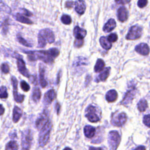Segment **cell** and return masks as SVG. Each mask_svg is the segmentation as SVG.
<instances>
[{
	"instance_id": "cell-5",
	"label": "cell",
	"mask_w": 150,
	"mask_h": 150,
	"mask_svg": "<svg viewBox=\"0 0 150 150\" xmlns=\"http://www.w3.org/2000/svg\"><path fill=\"white\" fill-rule=\"evenodd\" d=\"M127 121V116L124 112H117L113 114L111 117V123L115 127L122 126Z\"/></svg>"
},
{
	"instance_id": "cell-26",
	"label": "cell",
	"mask_w": 150,
	"mask_h": 150,
	"mask_svg": "<svg viewBox=\"0 0 150 150\" xmlns=\"http://www.w3.org/2000/svg\"><path fill=\"white\" fill-rule=\"evenodd\" d=\"M32 99L35 102L39 101L40 97H41V92L40 89L38 87H35L33 90L32 92Z\"/></svg>"
},
{
	"instance_id": "cell-25",
	"label": "cell",
	"mask_w": 150,
	"mask_h": 150,
	"mask_svg": "<svg viewBox=\"0 0 150 150\" xmlns=\"http://www.w3.org/2000/svg\"><path fill=\"white\" fill-rule=\"evenodd\" d=\"M15 18L18 21H19L21 23H26V24H32L33 23L32 21H30L29 19H28V18L25 17V16H23L20 13H17L15 16Z\"/></svg>"
},
{
	"instance_id": "cell-40",
	"label": "cell",
	"mask_w": 150,
	"mask_h": 150,
	"mask_svg": "<svg viewBox=\"0 0 150 150\" xmlns=\"http://www.w3.org/2000/svg\"><path fill=\"white\" fill-rule=\"evenodd\" d=\"M115 1L116 3L118 4L124 5V4H128L131 1V0H115Z\"/></svg>"
},
{
	"instance_id": "cell-33",
	"label": "cell",
	"mask_w": 150,
	"mask_h": 150,
	"mask_svg": "<svg viewBox=\"0 0 150 150\" xmlns=\"http://www.w3.org/2000/svg\"><path fill=\"white\" fill-rule=\"evenodd\" d=\"M107 40L110 42H115V41L117 40V39H118V36H117V35L116 33H111L107 37Z\"/></svg>"
},
{
	"instance_id": "cell-39",
	"label": "cell",
	"mask_w": 150,
	"mask_h": 150,
	"mask_svg": "<svg viewBox=\"0 0 150 150\" xmlns=\"http://www.w3.org/2000/svg\"><path fill=\"white\" fill-rule=\"evenodd\" d=\"M148 4L147 0H138V6L140 8H142L145 7Z\"/></svg>"
},
{
	"instance_id": "cell-15",
	"label": "cell",
	"mask_w": 150,
	"mask_h": 150,
	"mask_svg": "<svg viewBox=\"0 0 150 150\" xmlns=\"http://www.w3.org/2000/svg\"><path fill=\"white\" fill-rule=\"evenodd\" d=\"M56 93L53 89L48 90L44 96V102L46 104H50L56 98Z\"/></svg>"
},
{
	"instance_id": "cell-45",
	"label": "cell",
	"mask_w": 150,
	"mask_h": 150,
	"mask_svg": "<svg viewBox=\"0 0 150 150\" xmlns=\"http://www.w3.org/2000/svg\"><path fill=\"white\" fill-rule=\"evenodd\" d=\"M89 150H103V149L102 148H96V147L90 146L89 148Z\"/></svg>"
},
{
	"instance_id": "cell-38",
	"label": "cell",
	"mask_w": 150,
	"mask_h": 150,
	"mask_svg": "<svg viewBox=\"0 0 150 150\" xmlns=\"http://www.w3.org/2000/svg\"><path fill=\"white\" fill-rule=\"evenodd\" d=\"M83 39H76L74 40V45L76 47H80L83 45Z\"/></svg>"
},
{
	"instance_id": "cell-37",
	"label": "cell",
	"mask_w": 150,
	"mask_h": 150,
	"mask_svg": "<svg viewBox=\"0 0 150 150\" xmlns=\"http://www.w3.org/2000/svg\"><path fill=\"white\" fill-rule=\"evenodd\" d=\"M143 122L148 127H150V125H149V124H150V115L149 114L145 115L144 117V118H143Z\"/></svg>"
},
{
	"instance_id": "cell-44",
	"label": "cell",
	"mask_w": 150,
	"mask_h": 150,
	"mask_svg": "<svg viewBox=\"0 0 150 150\" xmlns=\"http://www.w3.org/2000/svg\"><path fill=\"white\" fill-rule=\"evenodd\" d=\"M134 150H146V149L144 146H139L136 148Z\"/></svg>"
},
{
	"instance_id": "cell-19",
	"label": "cell",
	"mask_w": 150,
	"mask_h": 150,
	"mask_svg": "<svg viewBox=\"0 0 150 150\" xmlns=\"http://www.w3.org/2000/svg\"><path fill=\"white\" fill-rule=\"evenodd\" d=\"M116 26V22L114 19H110L103 27V30L105 32H110Z\"/></svg>"
},
{
	"instance_id": "cell-35",
	"label": "cell",
	"mask_w": 150,
	"mask_h": 150,
	"mask_svg": "<svg viewBox=\"0 0 150 150\" xmlns=\"http://www.w3.org/2000/svg\"><path fill=\"white\" fill-rule=\"evenodd\" d=\"M21 87L24 91H28L30 90V86L25 81H22L21 82Z\"/></svg>"
},
{
	"instance_id": "cell-4",
	"label": "cell",
	"mask_w": 150,
	"mask_h": 150,
	"mask_svg": "<svg viewBox=\"0 0 150 150\" xmlns=\"http://www.w3.org/2000/svg\"><path fill=\"white\" fill-rule=\"evenodd\" d=\"M121 141L120 134L117 131H111L108 136V143L111 150H116Z\"/></svg>"
},
{
	"instance_id": "cell-24",
	"label": "cell",
	"mask_w": 150,
	"mask_h": 150,
	"mask_svg": "<svg viewBox=\"0 0 150 150\" xmlns=\"http://www.w3.org/2000/svg\"><path fill=\"white\" fill-rule=\"evenodd\" d=\"M110 71V67H105L103 69V71L100 74V75L98 77V80L97 81H105L107 77L109 76Z\"/></svg>"
},
{
	"instance_id": "cell-27",
	"label": "cell",
	"mask_w": 150,
	"mask_h": 150,
	"mask_svg": "<svg viewBox=\"0 0 150 150\" xmlns=\"http://www.w3.org/2000/svg\"><path fill=\"white\" fill-rule=\"evenodd\" d=\"M104 65H105L104 62L102 59H97L94 66V71L96 72H99L101 71L104 69Z\"/></svg>"
},
{
	"instance_id": "cell-46",
	"label": "cell",
	"mask_w": 150,
	"mask_h": 150,
	"mask_svg": "<svg viewBox=\"0 0 150 150\" xmlns=\"http://www.w3.org/2000/svg\"><path fill=\"white\" fill-rule=\"evenodd\" d=\"M63 150H72V149L70 148H69V147H66Z\"/></svg>"
},
{
	"instance_id": "cell-2",
	"label": "cell",
	"mask_w": 150,
	"mask_h": 150,
	"mask_svg": "<svg viewBox=\"0 0 150 150\" xmlns=\"http://www.w3.org/2000/svg\"><path fill=\"white\" fill-rule=\"evenodd\" d=\"M51 128L52 123L49 120L40 129V131L39 135V143L40 146H44L47 143Z\"/></svg>"
},
{
	"instance_id": "cell-8",
	"label": "cell",
	"mask_w": 150,
	"mask_h": 150,
	"mask_svg": "<svg viewBox=\"0 0 150 150\" xmlns=\"http://www.w3.org/2000/svg\"><path fill=\"white\" fill-rule=\"evenodd\" d=\"M11 81L13 86L14 100L17 103H22L24 100V95L20 94L18 93V80L14 76H12L11 77Z\"/></svg>"
},
{
	"instance_id": "cell-20",
	"label": "cell",
	"mask_w": 150,
	"mask_h": 150,
	"mask_svg": "<svg viewBox=\"0 0 150 150\" xmlns=\"http://www.w3.org/2000/svg\"><path fill=\"white\" fill-rule=\"evenodd\" d=\"M22 114V110L18 107L15 106L13 110V122H17L21 118Z\"/></svg>"
},
{
	"instance_id": "cell-11",
	"label": "cell",
	"mask_w": 150,
	"mask_h": 150,
	"mask_svg": "<svg viewBox=\"0 0 150 150\" xmlns=\"http://www.w3.org/2000/svg\"><path fill=\"white\" fill-rule=\"evenodd\" d=\"M135 94V88L134 86H131L130 89L128 90V91L126 93V94L122 101H121V104L123 105H127L128 103H129L132 100V98H134Z\"/></svg>"
},
{
	"instance_id": "cell-41",
	"label": "cell",
	"mask_w": 150,
	"mask_h": 150,
	"mask_svg": "<svg viewBox=\"0 0 150 150\" xmlns=\"http://www.w3.org/2000/svg\"><path fill=\"white\" fill-rule=\"evenodd\" d=\"M74 2L73 1H67L66 3V7L67 8H72L73 6L74 5Z\"/></svg>"
},
{
	"instance_id": "cell-22",
	"label": "cell",
	"mask_w": 150,
	"mask_h": 150,
	"mask_svg": "<svg viewBox=\"0 0 150 150\" xmlns=\"http://www.w3.org/2000/svg\"><path fill=\"white\" fill-rule=\"evenodd\" d=\"M96 129L93 127L91 125H86L84 128V135L86 137L91 138L94 137L95 135Z\"/></svg>"
},
{
	"instance_id": "cell-31",
	"label": "cell",
	"mask_w": 150,
	"mask_h": 150,
	"mask_svg": "<svg viewBox=\"0 0 150 150\" xmlns=\"http://www.w3.org/2000/svg\"><path fill=\"white\" fill-rule=\"evenodd\" d=\"M8 97V93L6 88L5 86H1L0 87V98H6Z\"/></svg>"
},
{
	"instance_id": "cell-18",
	"label": "cell",
	"mask_w": 150,
	"mask_h": 150,
	"mask_svg": "<svg viewBox=\"0 0 150 150\" xmlns=\"http://www.w3.org/2000/svg\"><path fill=\"white\" fill-rule=\"evenodd\" d=\"M45 66L40 64L39 65V81L41 86L42 87H45L47 85V81L45 78Z\"/></svg>"
},
{
	"instance_id": "cell-43",
	"label": "cell",
	"mask_w": 150,
	"mask_h": 150,
	"mask_svg": "<svg viewBox=\"0 0 150 150\" xmlns=\"http://www.w3.org/2000/svg\"><path fill=\"white\" fill-rule=\"evenodd\" d=\"M4 110H4V107H3L1 104H0V115H2V114H4Z\"/></svg>"
},
{
	"instance_id": "cell-13",
	"label": "cell",
	"mask_w": 150,
	"mask_h": 150,
	"mask_svg": "<svg viewBox=\"0 0 150 150\" xmlns=\"http://www.w3.org/2000/svg\"><path fill=\"white\" fill-rule=\"evenodd\" d=\"M135 51L144 56L148 55L149 52V48L148 45L145 43H141L137 45L135 47Z\"/></svg>"
},
{
	"instance_id": "cell-6",
	"label": "cell",
	"mask_w": 150,
	"mask_h": 150,
	"mask_svg": "<svg viewBox=\"0 0 150 150\" xmlns=\"http://www.w3.org/2000/svg\"><path fill=\"white\" fill-rule=\"evenodd\" d=\"M142 33V28L138 25H134L131 26L126 35L127 40H135L139 39Z\"/></svg>"
},
{
	"instance_id": "cell-7",
	"label": "cell",
	"mask_w": 150,
	"mask_h": 150,
	"mask_svg": "<svg viewBox=\"0 0 150 150\" xmlns=\"http://www.w3.org/2000/svg\"><path fill=\"white\" fill-rule=\"evenodd\" d=\"M32 141V134L29 129H26L22 134V149L29 150Z\"/></svg>"
},
{
	"instance_id": "cell-21",
	"label": "cell",
	"mask_w": 150,
	"mask_h": 150,
	"mask_svg": "<svg viewBox=\"0 0 150 150\" xmlns=\"http://www.w3.org/2000/svg\"><path fill=\"white\" fill-rule=\"evenodd\" d=\"M106 100L108 102H114L117 98V93L115 90H109L105 95Z\"/></svg>"
},
{
	"instance_id": "cell-36",
	"label": "cell",
	"mask_w": 150,
	"mask_h": 150,
	"mask_svg": "<svg viewBox=\"0 0 150 150\" xmlns=\"http://www.w3.org/2000/svg\"><path fill=\"white\" fill-rule=\"evenodd\" d=\"M1 69L2 71L5 74L8 73L9 71V67L8 64L6 63L2 64V65L1 66Z\"/></svg>"
},
{
	"instance_id": "cell-3",
	"label": "cell",
	"mask_w": 150,
	"mask_h": 150,
	"mask_svg": "<svg viewBox=\"0 0 150 150\" xmlns=\"http://www.w3.org/2000/svg\"><path fill=\"white\" fill-rule=\"evenodd\" d=\"M86 117L91 122H96L100 120L101 112L97 107L89 105L85 111Z\"/></svg>"
},
{
	"instance_id": "cell-23",
	"label": "cell",
	"mask_w": 150,
	"mask_h": 150,
	"mask_svg": "<svg viewBox=\"0 0 150 150\" xmlns=\"http://www.w3.org/2000/svg\"><path fill=\"white\" fill-rule=\"evenodd\" d=\"M99 40H100V43L101 46L103 47V48H104L105 50H109L110 49H111L112 46L111 43L107 40V37L101 36Z\"/></svg>"
},
{
	"instance_id": "cell-12",
	"label": "cell",
	"mask_w": 150,
	"mask_h": 150,
	"mask_svg": "<svg viewBox=\"0 0 150 150\" xmlns=\"http://www.w3.org/2000/svg\"><path fill=\"white\" fill-rule=\"evenodd\" d=\"M17 66H18V69L19 71L24 76L26 77H29L30 76L29 74L28 71L26 68L25 66V63L24 61L19 57H17Z\"/></svg>"
},
{
	"instance_id": "cell-34",
	"label": "cell",
	"mask_w": 150,
	"mask_h": 150,
	"mask_svg": "<svg viewBox=\"0 0 150 150\" xmlns=\"http://www.w3.org/2000/svg\"><path fill=\"white\" fill-rule=\"evenodd\" d=\"M46 41L40 36L38 35V47H44L46 45Z\"/></svg>"
},
{
	"instance_id": "cell-29",
	"label": "cell",
	"mask_w": 150,
	"mask_h": 150,
	"mask_svg": "<svg viewBox=\"0 0 150 150\" xmlns=\"http://www.w3.org/2000/svg\"><path fill=\"white\" fill-rule=\"evenodd\" d=\"M18 145L15 141H9L5 146V150H18Z\"/></svg>"
},
{
	"instance_id": "cell-16",
	"label": "cell",
	"mask_w": 150,
	"mask_h": 150,
	"mask_svg": "<svg viewBox=\"0 0 150 150\" xmlns=\"http://www.w3.org/2000/svg\"><path fill=\"white\" fill-rule=\"evenodd\" d=\"M73 33L74 37L77 39H83L87 34V32L85 29L80 28L78 26L74 27Z\"/></svg>"
},
{
	"instance_id": "cell-9",
	"label": "cell",
	"mask_w": 150,
	"mask_h": 150,
	"mask_svg": "<svg viewBox=\"0 0 150 150\" xmlns=\"http://www.w3.org/2000/svg\"><path fill=\"white\" fill-rule=\"evenodd\" d=\"M39 35H40L46 42L49 43H53L54 41V35L53 32L49 29L46 28L41 30L39 32Z\"/></svg>"
},
{
	"instance_id": "cell-10",
	"label": "cell",
	"mask_w": 150,
	"mask_h": 150,
	"mask_svg": "<svg viewBox=\"0 0 150 150\" xmlns=\"http://www.w3.org/2000/svg\"><path fill=\"white\" fill-rule=\"evenodd\" d=\"M49 120L47 111L45 110L41 114H40L39 117L37 118L36 121V127L38 129H40Z\"/></svg>"
},
{
	"instance_id": "cell-1",
	"label": "cell",
	"mask_w": 150,
	"mask_h": 150,
	"mask_svg": "<svg viewBox=\"0 0 150 150\" xmlns=\"http://www.w3.org/2000/svg\"><path fill=\"white\" fill-rule=\"evenodd\" d=\"M24 52L28 54V59L29 60L35 61L39 59L46 63H52L60 53L59 50L56 48H52L47 50L24 51Z\"/></svg>"
},
{
	"instance_id": "cell-28",
	"label": "cell",
	"mask_w": 150,
	"mask_h": 150,
	"mask_svg": "<svg viewBox=\"0 0 150 150\" xmlns=\"http://www.w3.org/2000/svg\"><path fill=\"white\" fill-rule=\"evenodd\" d=\"M147 107H148V103L146 100L145 99L140 100V101L138 102L137 104V108L138 110L141 112L144 111Z\"/></svg>"
},
{
	"instance_id": "cell-42",
	"label": "cell",
	"mask_w": 150,
	"mask_h": 150,
	"mask_svg": "<svg viewBox=\"0 0 150 150\" xmlns=\"http://www.w3.org/2000/svg\"><path fill=\"white\" fill-rule=\"evenodd\" d=\"M23 14H25L26 16H31L32 15V13L29 11H28V10H26L25 9H23Z\"/></svg>"
},
{
	"instance_id": "cell-30",
	"label": "cell",
	"mask_w": 150,
	"mask_h": 150,
	"mask_svg": "<svg viewBox=\"0 0 150 150\" xmlns=\"http://www.w3.org/2000/svg\"><path fill=\"white\" fill-rule=\"evenodd\" d=\"M61 21L65 25H69L71 22V18L68 15H63L61 18Z\"/></svg>"
},
{
	"instance_id": "cell-32",
	"label": "cell",
	"mask_w": 150,
	"mask_h": 150,
	"mask_svg": "<svg viewBox=\"0 0 150 150\" xmlns=\"http://www.w3.org/2000/svg\"><path fill=\"white\" fill-rule=\"evenodd\" d=\"M17 39H18L19 42L20 43H21L22 45H23V46H26V47H32V45L30 44V43H29L26 40H25V39H24L22 36H21L20 35H18L17 36Z\"/></svg>"
},
{
	"instance_id": "cell-17",
	"label": "cell",
	"mask_w": 150,
	"mask_h": 150,
	"mask_svg": "<svg viewBox=\"0 0 150 150\" xmlns=\"http://www.w3.org/2000/svg\"><path fill=\"white\" fill-rule=\"evenodd\" d=\"M86 10V4L84 0H77L75 2V11L77 13L82 15Z\"/></svg>"
},
{
	"instance_id": "cell-14",
	"label": "cell",
	"mask_w": 150,
	"mask_h": 150,
	"mask_svg": "<svg viewBox=\"0 0 150 150\" xmlns=\"http://www.w3.org/2000/svg\"><path fill=\"white\" fill-rule=\"evenodd\" d=\"M117 16L120 22H124L128 19V11L125 6H121L117 11Z\"/></svg>"
}]
</instances>
